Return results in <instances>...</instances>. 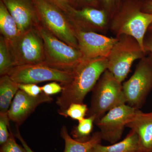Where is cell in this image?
<instances>
[{
	"label": "cell",
	"instance_id": "6da1fadb",
	"mask_svg": "<svg viewBox=\"0 0 152 152\" xmlns=\"http://www.w3.org/2000/svg\"><path fill=\"white\" fill-rule=\"evenodd\" d=\"M107 68V58L83 59L76 65L72 71L71 81L61 85V94L56 102L58 111L65 110L73 103H83L86 96Z\"/></svg>",
	"mask_w": 152,
	"mask_h": 152
},
{
	"label": "cell",
	"instance_id": "7a4b0ae2",
	"mask_svg": "<svg viewBox=\"0 0 152 152\" xmlns=\"http://www.w3.org/2000/svg\"><path fill=\"white\" fill-rule=\"evenodd\" d=\"M144 1L122 0L110 20L109 27L116 37L123 35L133 37L145 50L144 39L152 23V14L143 12Z\"/></svg>",
	"mask_w": 152,
	"mask_h": 152
},
{
	"label": "cell",
	"instance_id": "3957f363",
	"mask_svg": "<svg viewBox=\"0 0 152 152\" xmlns=\"http://www.w3.org/2000/svg\"><path fill=\"white\" fill-rule=\"evenodd\" d=\"M93 90L91 107L86 115L94 117L95 121L112 109L126 103L122 83L106 70Z\"/></svg>",
	"mask_w": 152,
	"mask_h": 152
},
{
	"label": "cell",
	"instance_id": "277c9868",
	"mask_svg": "<svg viewBox=\"0 0 152 152\" xmlns=\"http://www.w3.org/2000/svg\"><path fill=\"white\" fill-rule=\"evenodd\" d=\"M40 24L55 37L78 49L73 25L61 10L48 0H34Z\"/></svg>",
	"mask_w": 152,
	"mask_h": 152
},
{
	"label": "cell",
	"instance_id": "5b68a950",
	"mask_svg": "<svg viewBox=\"0 0 152 152\" xmlns=\"http://www.w3.org/2000/svg\"><path fill=\"white\" fill-rule=\"evenodd\" d=\"M117 37L118 41L107 58V69L122 83L129 72L133 62L142 58L147 53L133 37L123 35Z\"/></svg>",
	"mask_w": 152,
	"mask_h": 152
},
{
	"label": "cell",
	"instance_id": "8992f818",
	"mask_svg": "<svg viewBox=\"0 0 152 152\" xmlns=\"http://www.w3.org/2000/svg\"><path fill=\"white\" fill-rule=\"evenodd\" d=\"M37 27L43 40L45 63L48 65L62 70L72 71L83 59L79 49L59 39L40 24Z\"/></svg>",
	"mask_w": 152,
	"mask_h": 152
},
{
	"label": "cell",
	"instance_id": "52a82bcc",
	"mask_svg": "<svg viewBox=\"0 0 152 152\" xmlns=\"http://www.w3.org/2000/svg\"><path fill=\"white\" fill-rule=\"evenodd\" d=\"M9 45L15 66L45 63L43 40L37 27L20 34Z\"/></svg>",
	"mask_w": 152,
	"mask_h": 152
},
{
	"label": "cell",
	"instance_id": "ba28073f",
	"mask_svg": "<svg viewBox=\"0 0 152 152\" xmlns=\"http://www.w3.org/2000/svg\"><path fill=\"white\" fill-rule=\"evenodd\" d=\"M128 105L136 109L142 105L152 89V57L141 59L130 78L123 85Z\"/></svg>",
	"mask_w": 152,
	"mask_h": 152
},
{
	"label": "cell",
	"instance_id": "9c48e42d",
	"mask_svg": "<svg viewBox=\"0 0 152 152\" xmlns=\"http://www.w3.org/2000/svg\"><path fill=\"white\" fill-rule=\"evenodd\" d=\"M6 75L19 84L54 81L63 85L70 82L72 77V71L56 69L45 63L15 66Z\"/></svg>",
	"mask_w": 152,
	"mask_h": 152
},
{
	"label": "cell",
	"instance_id": "30bf717a",
	"mask_svg": "<svg viewBox=\"0 0 152 152\" xmlns=\"http://www.w3.org/2000/svg\"><path fill=\"white\" fill-rule=\"evenodd\" d=\"M137 110L124 104L112 109L95 121L100 130L102 139L112 144L118 142L125 128Z\"/></svg>",
	"mask_w": 152,
	"mask_h": 152
},
{
	"label": "cell",
	"instance_id": "8fae6325",
	"mask_svg": "<svg viewBox=\"0 0 152 152\" xmlns=\"http://www.w3.org/2000/svg\"><path fill=\"white\" fill-rule=\"evenodd\" d=\"M74 27L83 59L107 58L118 40L117 37H109L95 32L83 31Z\"/></svg>",
	"mask_w": 152,
	"mask_h": 152
},
{
	"label": "cell",
	"instance_id": "7c38bea8",
	"mask_svg": "<svg viewBox=\"0 0 152 152\" xmlns=\"http://www.w3.org/2000/svg\"><path fill=\"white\" fill-rule=\"evenodd\" d=\"M74 27L89 31L102 32L109 27L110 18L103 9L74 8L68 16Z\"/></svg>",
	"mask_w": 152,
	"mask_h": 152
},
{
	"label": "cell",
	"instance_id": "4fadbf2b",
	"mask_svg": "<svg viewBox=\"0 0 152 152\" xmlns=\"http://www.w3.org/2000/svg\"><path fill=\"white\" fill-rule=\"evenodd\" d=\"M53 100L51 97L42 93L37 96H32L19 89L14 97L8 111L10 119L20 126L38 106Z\"/></svg>",
	"mask_w": 152,
	"mask_h": 152
},
{
	"label": "cell",
	"instance_id": "5bb4252c",
	"mask_svg": "<svg viewBox=\"0 0 152 152\" xmlns=\"http://www.w3.org/2000/svg\"><path fill=\"white\" fill-rule=\"evenodd\" d=\"M15 21L20 34L40 23L34 0H1Z\"/></svg>",
	"mask_w": 152,
	"mask_h": 152
},
{
	"label": "cell",
	"instance_id": "9a60e30c",
	"mask_svg": "<svg viewBox=\"0 0 152 152\" xmlns=\"http://www.w3.org/2000/svg\"><path fill=\"white\" fill-rule=\"evenodd\" d=\"M126 127L138 136L141 152L152 151V113H144L137 110Z\"/></svg>",
	"mask_w": 152,
	"mask_h": 152
},
{
	"label": "cell",
	"instance_id": "2e32d148",
	"mask_svg": "<svg viewBox=\"0 0 152 152\" xmlns=\"http://www.w3.org/2000/svg\"><path fill=\"white\" fill-rule=\"evenodd\" d=\"M93 149L95 152H141L138 136L131 130L121 141L108 146L98 144Z\"/></svg>",
	"mask_w": 152,
	"mask_h": 152
},
{
	"label": "cell",
	"instance_id": "e0dca14e",
	"mask_svg": "<svg viewBox=\"0 0 152 152\" xmlns=\"http://www.w3.org/2000/svg\"><path fill=\"white\" fill-rule=\"evenodd\" d=\"M61 135L65 144L64 152H88L95 145L100 143L102 140L100 132H97L86 141H79L71 137L65 126L62 128Z\"/></svg>",
	"mask_w": 152,
	"mask_h": 152
},
{
	"label": "cell",
	"instance_id": "ac0fdd59",
	"mask_svg": "<svg viewBox=\"0 0 152 152\" xmlns=\"http://www.w3.org/2000/svg\"><path fill=\"white\" fill-rule=\"evenodd\" d=\"M0 31L9 44L12 43L20 34L15 21L4 4L0 0Z\"/></svg>",
	"mask_w": 152,
	"mask_h": 152
},
{
	"label": "cell",
	"instance_id": "d6986e66",
	"mask_svg": "<svg viewBox=\"0 0 152 152\" xmlns=\"http://www.w3.org/2000/svg\"><path fill=\"white\" fill-rule=\"evenodd\" d=\"M19 90V84L14 81L7 75L0 78V113L8 111L12 100Z\"/></svg>",
	"mask_w": 152,
	"mask_h": 152
},
{
	"label": "cell",
	"instance_id": "ffe728a7",
	"mask_svg": "<svg viewBox=\"0 0 152 152\" xmlns=\"http://www.w3.org/2000/svg\"><path fill=\"white\" fill-rule=\"evenodd\" d=\"M15 66L13 59L8 43L5 38L0 37V75H6Z\"/></svg>",
	"mask_w": 152,
	"mask_h": 152
},
{
	"label": "cell",
	"instance_id": "44dd1931",
	"mask_svg": "<svg viewBox=\"0 0 152 152\" xmlns=\"http://www.w3.org/2000/svg\"><path fill=\"white\" fill-rule=\"evenodd\" d=\"M95 118L93 116L88 117L79 121L77 126L74 129L72 135L74 139L81 142H85L89 140L93 130Z\"/></svg>",
	"mask_w": 152,
	"mask_h": 152
},
{
	"label": "cell",
	"instance_id": "7402d4cb",
	"mask_svg": "<svg viewBox=\"0 0 152 152\" xmlns=\"http://www.w3.org/2000/svg\"><path fill=\"white\" fill-rule=\"evenodd\" d=\"M88 108L86 104L83 103H73L71 104L67 109L63 111H58L60 115L66 118L70 117L72 119L80 121L85 118Z\"/></svg>",
	"mask_w": 152,
	"mask_h": 152
},
{
	"label": "cell",
	"instance_id": "603a6c76",
	"mask_svg": "<svg viewBox=\"0 0 152 152\" xmlns=\"http://www.w3.org/2000/svg\"><path fill=\"white\" fill-rule=\"evenodd\" d=\"M9 129L10 135L7 140L1 145L0 152H27L23 147L17 143L15 140V135L12 132L10 128Z\"/></svg>",
	"mask_w": 152,
	"mask_h": 152
},
{
	"label": "cell",
	"instance_id": "cb8c5ba5",
	"mask_svg": "<svg viewBox=\"0 0 152 152\" xmlns=\"http://www.w3.org/2000/svg\"><path fill=\"white\" fill-rule=\"evenodd\" d=\"M10 118L7 113H0V144L4 143L9 139L10 133L9 132Z\"/></svg>",
	"mask_w": 152,
	"mask_h": 152
},
{
	"label": "cell",
	"instance_id": "d4e9b609",
	"mask_svg": "<svg viewBox=\"0 0 152 152\" xmlns=\"http://www.w3.org/2000/svg\"><path fill=\"white\" fill-rule=\"evenodd\" d=\"M122 0H102V9L109 15L110 20L119 7Z\"/></svg>",
	"mask_w": 152,
	"mask_h": 152
},
{
	"label": "cell",
	"instance_id": "484cf974",
	"mask_svg": "<svg viewBox=\"0 0 152 152\" xmlns=\"http://www.w3.org/2000/svg\"><path fill=\"white\" fill-rule=\"evenodd\" d=\"M19 88V89L32 96H37L42 93L41 87L36 84H20Z\"/></svg>",
	"mask_w": 152,
	"mask_h": 152
},
{
	"label": "cell",
	"instance_id": "4316f807",
	"mask_svg": "<svg viewBox=\"0 0 152 152\" xmlns=\"http://www.w3.org/2000/svg\"><path fill=\"white\" fill-rule=\"evenodd\" d=\"M73 5L75 8L80 6V8L85 7L102 9V0H72Z\"/></svg>",
	"mask_w": 152,
	"mask_h": 152
},
{
	"label": "cell",
	"instance_id": "83f0119b",
	"mask_svg": "<svg viewBox=\"0 0 152 152\" xmlns=\"http://www.w3.org/2000/svg\"><path fill=\"white\" fill-rule=\"evenodd\" d=\"M42 91L45 94L50 96L61 92L63 88L61 85L56 82H53L41 87Z\"/></svg>",
	"mask_w": 152,
	"mask_h": 152
},
{
	"label": "cell",
	"instance_id": "f1b7e54d",
	"mask_svg": "<svg viewBox=\"0 0 152 152\" xmlns=\"http://www.w3.org/2000/svg\"><path fill=\"white\" fill-rule=\"evenodd\" d=\"M57 6L68 16L75 8L69 0H48Z\"/></svg>",
	"mask_w": 152,
	"mask_h": 152
},
{
	"label": "cell",
	"instance_id": "f546056e",
	"mask_svg": "<svg viewBox=\"0 0 152 152\" xmlns=\"http://www.w3.org/2000/svg\"><path fill=\"white\" fill-rule=\"evenodd\" d=\"M144 48L147 53L152 52V33L149 32L148 36H145L144 41Z\"/></svg>",
	"mask_w": 152,
	"mask_h": 152
},
{
	"label": "cell",
	"instance_id": "4dcf8cb0",
	"mask_svg": "<svg viewBox=\"0 0 152 152\" xmlns=\"http://www.w3.org/2000/svg\"><path fill=\"white\" fill-rule=\"evenodd\" d=\"M18 126H17L16 132L15 134H14L15 137L18 139L20 141L22 145H23V147L26 149V150L27 152H34L31 149V148L28 146L27 143L24 140L23 138V137H22L20 133V132H19Z\"/></svg>",
	"mask_w": 152,
	"mask_h": 152
},
{
	"label": "cell",
	"instance_id": "1f68e13d",
	"mask_svg": "<svg viewBox=\"0 0 152 152\" xmlns=\"http://www.w3.org/2000/svg\"><path fill=\"white\" fill-rule=\"evenodd\" d=\"M142 11L147 13L152 14V1L151 0L144 1Z\"/></svg>",
	"mask_w": 152,
	"mask_h": 152
},
{
	"label": "cell",
	"instance_id": "d6a6232c",
	"mask_svg": "<svg viewBox=\"0 0 152 152\" xmlns=\"http://www.w3.org/2000/svg\"><path fill=\"white\" fill-rule=\"evenodd\" d=\"M148 31L149 32L152 33V23L150 25L149 27L148 28Z\"/></svg>",
	"mask_w": 152,
	"mask_h": 152
},
{
	"label": "cell",
	"instance_id": "836d02e7",
	"mask_svg": "<svg viewBox=\"0 0 152 152\" xmlns=\"http://www.w3.org/2000/svg\"><path fill=\"white\" fill-rule=\"evenodd\" d=\"M88 152H95V151L94 150V149L92 148L91 149L89 150Z\"/></svg>",
	"mask_w": 152,
	"mask_h": 152
},
{
	"label": "cell",
	"instance_id": "e575fe53",
	"mask_svg": "<svg viewBox=\"0 0 152 152\" xmlns=\"http://www.w3.org/2000/svg\"><path fill=\"white\" fill-rule=\"evenodd\" d=\"M150 55L152 57V52H150L149 53Z\"/></svg>",
	"mask_w": 152,
	"mask_h": 152
},
{
	"label": "cell",
	"instance_id": "d590c367",
	"mask_svg": "<svg viewBox=\"0 0 152 152\" xmlns=\"http://www.w3.org/2000/svg\"><path fill=\"white\" fill-rule=\"evenodd\" d=\"M69 1H70L72 3V0H69ZM72 5H73V4H72Z\"/></svg>",
	"mask_w": 152,
	"mask_h": 152
},
{
	"label": "cell",
	"instance_id": "8d00e7d4",
	"mask_svg": "<svg viewBox=\"0 0 152 152\" xmlns=\"http://www.w3.org/2000/svg\"><path fill=\"white\" fill-rule=\"evenodd\" d=\"M151 1H152V0H151Z\"/></svg>",
	"mask_w": 152,
	"mask_h": 152
}]
</instances>
